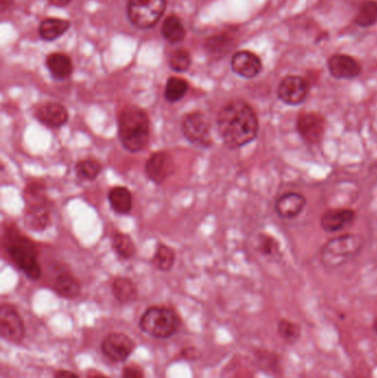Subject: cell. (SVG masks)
<instances>
[{
	"label": "cell",
	"mask_w": 377,
	"mask_h": 378,
	"mask_svg": "<svg viewBox=\"0 0 377 378\" xmlns=\"http://www.w3.org/2000/svg\"><path fill=\"white\" fill-rule=\"evenodd\" d=\"M14 0H0V8L1 11H5L6 9H8L10 7Z\"/></svg>",
	"instance_id": "cell-38"
},
{
	"label": "cell",
	"mask_w": 377,
	"mask_h": 378,
	"mask_svg": "<svg viewBox=\"0 0 377 378\" xmlns=\"http://www.w3.org/2000/svg\"><path fill=\"white\" fill-rule=\"evenodd\" d=\"M232 45H234L232 40L226 35L214 36L206 41V49L216 58H221L227 54Z\"/></svg>",
	"instance_id": "cell-28"
},
{
	"label": "cell",
	"mask_w": 377,
	"mask_h": 378,
	"mask_svg": "<svg viewBox=\"0 0 377 378\" xmlns=\"http://www.w3.org/2000/svg\"><path fill=\"white\" fill-rule=\"evenodd\" d=\"M181 326V319L173 309L151 307L143 313L140 328L154 339H170Z\"/></svg>",
	"instance_id": "cell-4"
},
{
	"label": "cell",
	"mask_w": 377,
	"mask_h": 378,
	"mask_svg": "<svg viewBox=\"0 0 377 378\" xmlns=\"http://www.w3.org/2000/svg\"><path fill=\"white\" fill-rule=\"evenodd\" d=\"M5 248L15 265L22 270L31 280H39L43 275L38 261V252L35 244L19 229L7 226L5 233Z\"/></svg>",
	"instance_id": "cell-3"
},
{
	"label": "cell",
	"mask_w": 377,
	"mask_h": 378,
	"mask_svg": "<svg viewBox=\"0 0 377 378\" xmlns=\"http://www.w3.org/2000/svg\"><path fill=\"white\" fill-rule=\"evenodd\" d=\"M188 89L189 85L186 80L178 77L170 78L165 85V99L170 103H176L186 96Z\"/></svg>",
	"instance_id": "cell-26"
},
{
	"label": "cell",
	"mask_w": 377,
	"mask_h": 378,
	"mask_svg": "<svg viewBox=\"0 0 377 378\" xmlns=\"http://www.w3.org/2000/svg\"><path fill=\"white\" fill-rule=\"evenodd\" d=\"M355 219L356 214L352 209H330L322 215L320 225L325 233H333L350 227Z\"/></svg>",
	"instance_id": "cell-16"
},
{
	"label": "cell",
	"mask_w": 377,
	"mask_h": 378,
	"mask_svg": "<svg viewBox=\"0 0 377 378\" xmlns=\"http://www.w3.org/2000/svg\"><path fill=\"white\" fill-rule=\"evenodd\" d=\"M170 69L176 72H186L191 66V53L186 49H177L168 58Z\"/></svg>",
	"instance_id": "cell-31"
},
{
	"label": "cell",
	"mask_w": 377,
	"mask_h": 378,
	"mask_svg": "<svg viewBox=\"0 0 377 378\" xmlns=\"http://www.w3.org/2000/svg\"><path fill=\"white\" fill-rule=\"evenodd\" d=\"M182 132L193 145L208 148L213 144L209 123L202 112L187 113L182 121Z\"/></svg>",
	"instance_id": "cell-8"
},
{
	"label": "cell",
	"mask_w": 377,
	"mask_h": 378,
	"mask_svg": "<svg viewBox=\"0 0 377 378\" xmlns=\"http://www.w3.org/2000/svg\"><path fill=\"white\" fill-rule=\"evenodd\" d=\"M182 355H183L184 358L193 361L200 357V352L195 347H188V349H184Z\"/></svg>",
	"instance_id": "cell-35"
},
{
	"label": "cell",
	"mask_w": 377,
	"mask_h": 378,
	"mask_svg": "<svg viewBox=\"0 0 377 378\" xmlns=\"http://www.w3.org/2000/svg\"><path fill=\"white\" fill-rule=\"evenodd\" d=\"M88 378H108L107 376L102 375V374H91L88 376Z\"/></svg>",
	"instance_id": "cell-39"
},
{
	"label": "cell",
	"mask_w": 377,
	"mask_h": 378,
	"mask_svg": "<svg viewBox=\"0 0 377 378\" xmlns=\"http://www.w3.org/2000/svg\"><path fill=\"white\" fill-rule=\"evenodd\" d=\"M0 335L11 343L22 342L24 336L22 317L13 305H3L0 309Z\"/></svg>",
	"instance_id": "cell-11"
},
{
	"label": "cell",
	"mask_w": 377,
	"mask_h": 378,
	"mask_svg": "<svg viewBox=\"0 0 377 378\" xmlns=\"http://www.w3.org/2000/svg\"><path fill=\"white\" fill-rule=\"evenodd\" d=\"M45 66L50 71L51 75L57 80H64L71 77L73 72V64L69 56L64 53H51L47 57Z\"/></svg>",
	"instance_id": "cell-20"
},
{
	"label": "cell",
	"mask_w": 377,
	"mask_h": 378,
	"mask_svg": "<svg viewBox=\"0 0 377 378\" xmlns=\"http://www.w3.org/2000/svg\"><path fill=\"white\" fill-rule=\"evenodd\" d=\"M363 246L361 237L354 233L337 235L327 241L321 250V262L325 268H337L355 258Z\"/></svg>",
	"instance_id": "cell-5"
},
{
	"label": "cell",
	"mask_w": 377,
	"mask_h": 378,
	"mask_svg": "<svg viewBox=\"0 0 377 378\" xmlns=\"http://www.w3.org/2000/svg\"><path fill=\"white\" fill-rule=\"evenodd\" d=\"M36 119L50 129H59L67 124L69 113L62 104L48 102L36 111Z\"/></svg>",
	"instance_id": "cell-18"
},
{
	"label": "cell",
	"mask_w": 377,
	"mask_h": 378,
	"mask_svg": "<svg viewBox=\"0 0 377 378\" xmlns=\"http://www.w3.org/2000/svg\"><path fill=\"white\" fill-rule=\"evenodd\" d=\"M327 130V122L321 114L314 112L301 113L297 119V131L303 140L311 145L321 143Z\"/></svg>",
	"instance_id": "cell-10"
},
{
	"label": "cell",
	"mask_w": 377,
	"mask_h": 378,
	"mask_svg": "<svg viewBox=\"0 0 377 378\" xmlns=\"http://www.w3.org/2000/svg\"><path fill=\"white\" fill-rule=\"evenodd\" d=\"M176 254L173 248L164 244L157 245L156 252L151 258V265L155 269L168 272L175 265Z\"/></svg>",
	"instance_id": "cell-24"
},
{
	"label": "cell",
	"mask_w": 377,
	"mask_h": 378,
	"mask_svg": "<svg viewBox=\"0 0 377 378\" xmlns=\"http://www.w3.org/2000/svg\"><path fill=\"white\" fill-rule=\"evenodd\" d=\"M218 133L221 140L231 150L248 145L259 133V119L255 110L246 101H231L219 111Z\"/></svg>",
	"instance_id": "cell-1"
},
{
	"label": "cell",
	"mask_w": 377,
	"mask_h": 378,
	"mask_svg": "<svg viewBox=\"0 0 377 378\" xmlns=\"http://www.w3.org/2000/svg\"><path fill=\"white\" fill-rule=\"evenodd\" d=\"M166 3L168 0H128V18L140 29H149L163 16Z\"/></svg>",
	"instance_id": "cell-6"
},
{
	"label": "cell",
	"mask_w": 377,
	"mask_h": 378,
	"mask_svg": "<svg viewBox=\"0 0 377 378\" xmlns=\"http://www.w3.org/2000/svg\"><path fill=\"white\" fill-rule=\"evenodd\" d=\"M123 378H144L143 370L136 365L126 366L123 370Z\"/></svg>",
	"instance_id": "cell-34"
},
{
	"label": "cell",
	"mask_w": 377,
	"mask_h": 378,
	"mask_svg": "<svg viewBox=\"0 0 377 378\" xmlns=\"http://www.w3.org/2000/svg\"><path fill=\"white\" fill-rule=\"evenodd\" d=\"M51 3H54V6L58 7H64V6L69 5L72 0H50Z\"/></svg>",
	"instance_id": "cell-37"
},
{
	"label": "cell",
	"mask_w": 377,
	"mask_h": 378,
	"mask_svg": "<svg viewBox=\"0 0 377 378\" xmlns=\"http://www.w3.org/2000/svg\"><path fill=\"white\" fill-rule=\"evenodd\" d=\"M119 138L123 147L131 153L147 148L149 142V119L147 112L136 106H128L117 119Z\"/></svg>",
	"instance_id": "cell-2"
},
{
	"label": "cell",
	"mask_w": 377,
	"mask_h": 378,
	"mask_svg": "<svg viewBox=\"0 0 377 378\" xmlns=\"http://www.w3.org/2000/svg\"><path fill=\"white\" fill-rule=\"evenodd\" d=\"M70 22L64 19H45L39 26V34L43 40L52 41L64 35L69 30Z\"/></svg>",
	"instance_id": "cell-22"
},
{
	"label": "cell",
	"mask_w": 377,
	"mask_h": 378,
	"mask_svg": "<svg viewBox=\"0 0 377 378\" xmlns=\"http://www.w3.org/2000/svg\"><path fill=\"white\" fill-rule=\"evenodd\" d=\"M112 293L120 303H131L138 298V289L131 279L121 277L113 281Z\"/></svg>",
	"instance_id": "cell-23"
},
{
	"label": "cell",
	"mask_w": 377,
	"mask_h": 378,
	"mask_svg": "<svg viewBox=\"0 0 377 378\" xmlns=\"http://www.w3.org/2000/svg\"><path fill=\"white\" fill-rule=\"evenodd\" d=\"M309 85L304 78L300 75H287L278 85V99L284 104L297 106L302 104L308 98Z\"/></svg>",
	"instance_id": "cell-9"
},
{
	"label": "cell",
	"mask_w": 377,
	"mask_h": 378,
	"mask_svg": "<svg viewBox=\"0 0 377 378\" xmlns=\"http://www.w3.org/2000/svg\"><path fill=\"white\" fill-rule=\"evenodd\" d=\"M162 34L165 39H168L170 43H179L186 37L185 27L179 17L175 15H172L165 19L162 26Z\"/></svg>",
	"instance_id": "cell-25"
},
{
	"label": "cell",
	"mask_w": 377,
	"mask_h": 378,
	"mask_svg": "<svg viewBox=\"0 0 377 378\" xmlns=\"http://www.w3.org/2000/svg\"><path fill=\"white\" fill-rule=\"evenodd\" d=\"M175 172V161L168 152H155L147 159L145 173L156 185L165 183Z\"/></svg>",
	"instance_id": "cell-13"
},
{
	"label": "cell",
	"mask_w": 377,
	"mask_h": 378,
	"mask_svg": "<svg viewBox=\"0 0 377 378\" xmlns=\"http://www.w3.org/2000/svg\"><path fill=\"white\" fill-rule=\"evenodd\" d=\"M54 291L64 299H75L80 294V283L69 272L57 275L54 282Z\"/></svg>",
	"instance_id": "cell-21"
},
{
	"label": "cell",
	"mask_w": 377,
	"mask_h": 378,
	"mask_svg": "<svg viewBox=\"0 0 377 378\" xmlns=\"http://www.w3.org/2000/svg\"><path fill=\"white\" fill-rule=\"evenodd\" d=\"M327 69L335 79L350 80L359 77L362 66L355 59L346 54H334L327 60Z\"/></svg>",
	"instance_id": "cell-15"
},
{
	"label": "cell",
	"mask_w": 377,
	"mask_h": 378,
	"mask_svg": "<svg viewBox=\"0 0 377 378\" xmlns=\"http://www.w3.org/2000/svg\"><path fill=\"white\" fill-rule=\"evenodd\" d=\"M230 64L231 70L244 79H253L263 70L260 58L251 51L242 50L235 53Z\"/></svg>",
	"instance_id": "cell-14"
},
{
	"label": "cell",
	"mask_w": 377,
	"mask_h": 378,
	"mask_svg": "<svg viewBox=\"0 0 377 378\" xmlns=\"http://www.w3.org/2000/svg\"><path fill=\"white\" fill-rule=\"evenodd\" d=\"M377 22V3L365 1L355 17V24L360 27H371Z\"/></svg>",
	"instance_id": "cell-30"
},
{
	"label": "cell",
	"mask_w": 377,
	"mask_h": 378,
	"mask_svg": "<svg viewBox=\"0 0 377 378\" xmlns=\"http://www.w3.org/2000/svg\"><path fill=\"white\" fill-rule=\"evenodd\" d=\"M27 209H26V224L31 231H43L50 225L51 207L47 199L40 194V189L34 186L26 189Z\"/></svg>",
	"instance_id": "cell-7"
},
{
	"label": "cell",
	"mask_w": 377,
	"mask_h": 378,
	"mask_svg": "<svg viewBox=\"0 0 377 378\" xmlns=\"http://www.w3.org/2000/svg\"><path fill=\"white\" fill-rule=\"evenodd\" d=\"M54 378H79V376L70 370H60L54 374Z\"/></svg>",
	"instance_id": "cell-36"
},
{
	"label": "cell",
	"mask_w": 377,
	"mask_h": 378,
	"mask_svg": "<svg viewBox=\"0 0 377 378\" xmlns=\"http://www.w3.org/2000/svg\"><path fill=\"white\" fill-rule=\"evenodd\" d=\"M135 344L124 333H110L101 344L103 354L113 362H125L133 353Z\"/></svg>",
	"instance_id": "cell-12"
},
{
	"label": "cell",
	"mask_w": 377,
	"mask_h": 378,
	"mask_svg": "<svg viewBox=\"0 0 377 378\" xmlns=\"http://www.w3.org/2000/svg\"><path fill=\"white\" fill-rule=\"evenodd\" d=\"M257 249L266 256H278L280 254L279 242L268 233L258 235Z\"/></svg>",
	"instance_id": "cell-33"
},
{
	"label": "cell",
	"mask_w": 377,
	"mask_h": 378,
	"mask_svg": "<svg viewBox=\"0 0 377 378\" xmlns=\"http://www.w3.org/2000/svg\"><path fill=\"white\" fill-rule=\"evenodd\" d=\"M102 166L96 159H85L77 161L75 170L77 178L82 180H94L101 173Z\"/></svg>",
	"instance_id": "cell-27"
},
{
	"label": "cell",
	"mask_w": 377,
	"mask_h": 378,
	"mask_svg": "<svg viewBox=\"0 0 377 378\" xmlns=\"http://www.w3.org/2000/svg\"><path fill=\"white\" fill-rule=\"evenodd\" d=\"M110 206L119 215H128L133 208V196L128 188L115 186L108 193Z\"/></svg>",
	"instance_id": "cell-19"
},
{
	"label": "cell",
	"mask_w": 377,
	"mask_h": 378,
	"mask_svg": "<svg viewBox=\"0 0 377 378\" xmlns=\"http://www.w3.org/2000/svg\"><path fill=\"white\" fill-rule=\"evenodd\" d=\"M306 205V198L304 196L289 191L278 197L274 204V210L282 219H293L303 212Z\"/></svg>",
	"instance_id": "cell-17"
},
{
	"label": "cell",
	"mask_w": 377,
	"mask_h": 378,
	"mask_svg": "<svg viewBox=\"0 0 377 378\" xmlns=\"http://www.w3.org/2000/svg\"><path fill=\"white\" fill-rule=\"evenodd\" d=\"M112 247L114 252L124 259H131L135 254V245L130 235L125 233H115L112 240Z\"/></svg>",
	"instance_id": "cell-29"
},
{
	"label": "cell",
	"mask_w": 377,
	"mask_h": 378,
	"mask_svg": "<svg viewBox=\"0 0 377 378\" xmlns=\"http://www.w3.org/2000/svg\"><path fill=\"white\" fill-rule=\"evenodd\" d=\"M278 333L284 342H287L288 344H295L297 340L300 339L301 328L295 323L282 319L278 323Z\"/></svg>",
	"instance_id": "cell-32"
}]
</instances>
